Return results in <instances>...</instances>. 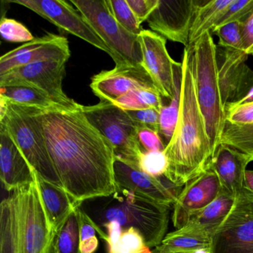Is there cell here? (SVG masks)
<instances>
[{
    "label": "cell",
    "instance_id": "1",
    "mask_svg": "<svg viewBox=\"0 0 253 253\" xmlns=\"http://www.w3.org/2000/svg\"><path fill=\"white\" fill-rule=\"evenodd\" d=\"M44 136L63 189L78 205L118 191L113 146L83 113L41 110Z\"/></svg>",
    "mask_w": 253,
    "mask_h": 253
},
{
    "label": "cell",
    "instance_id": "2",
    "mask_svg": "<svg viewBox=\"0 0 253 253\" xmlns=\"http://www.w3.org/2000/svg\"><path fill=\"white\" fill-rule=\"evenodd\" d=\"M168 168L165 177L178 186L198 177L210 168L212 151L200 110L189 47L182 60L180 110L174 134L166 146Z\"/></svg>",
    "mask_w": 253,
    "mask_h": 253
},
{
    "label": "cell",
    "instance_id": "3",
    "mask_svg": "<svg viewBox=\"0 0 253 253\" xmlns=\"http://www.w3.org/2000/svg\"><path fill=\"white\" fill-rule=\"evenodd\" d=\"M195 93L204 118L213 155L220 145L225 122L224 105L219 86L217 45L210 32L204 33L189 47Z\"/></svg>",
    "mask_w": 253,
    "mask_h": 253
},
{
    "label": "cell",
    "instance_id": "4",
    "mask_svg": "<svg viewBox=\"0 0 253 253\" xmlns=\"http://www.w3.org/2000/svg\"><path fill=\"white\" fill-rule=\"evenodd\" d=\"M108 198L103 206L94 210L91 217L100 228L104 223L117 222L122 227L138 229L149 248L162 243L168 229L170 207L121 189Z\"/></svg>",
    "mask_w": 253,
    "mask_h": 253
},
{
    "label": "cell",
    "instance_id": "5",
    "mask_svg": "<svg viewBox=\"0 0 253 253\" xmlns=\"http://www.w3.org/2000/svg\"><path fill=\"white\" fill-rule=\"evenodd\" d=\"M0 99L6 104L5 112L0 115V124L6 128L37 174L63 187L47 147L41 110Z\"/></svg>",
    "mask_w": 253,
    "mask_h": 253
},
{
    "label": "cell",
    "instance_id": "6",
    "mask_svg": "<svg viewBox=\"0 0 253 253\" xmlns=\"http://www.w3.org/2000/svg\"><path fill=\"white\" fill-rule=\"evenodd\" d=\"M17 220V253H52L56 234L51 228L36 180L11 194Z\"/></svg>",
    "mask_w": 253,
    "mask_h": 253
},
{
    "label": "cell",
    "instance_id": "7",
    "mask_svg": "<svg viewBox=\"0 0 253 253\" xmlns=\"http://www.w3.org/2000/svg\"><path fill=\"white\" fill-rule=\"evenodd\" d=\"M81 111L110 142L117 159L139 169V160L143 149L139 141L138 127L127 112L111 102L103 100L93 106H82Z\"/></svg>",
    "mask_w": 253,
    "mask_h": 253
},
{
    "label": "cell",
    "instance_id": "8",
    "mask_svg": "<svg viewBox=\"0 0 253 253\" xmlns=\"http://www.w3.org/2000/svg\"><path fill=\"white\" fill-rule=\"evenodd\" d=\"M70 2L110 49L116 66L142 64L138 36L128 32L115 20L106 0H71Z\"/></svg>",
    "mask_w": 253,
    "mask_h": 253
},
{
    "label": "cell",
    "instance_id": "9",
    "mask_svg": "<svg viewBox=\"0 0 253 253\" xmlns=\"http://www.w3.org/2000/svg\"><path fill=\"white\" fill-rule=\"evenodd\" d=\"M66 63V60H47L16 68L0 75V87H32L46 93L68 109L79 110L82 105L63 91Z\"/></svg>",
    "mask_w": 253,
    "mask_h": 253
},
{
    "label": "cell",
    "instance_id": "10",
    "mask_svg": "<svg viewBox=\"0 0 253 253\" xmlns=\"http://www.w3.org/2000/svg\"><path fill=\"white\" fill-rule=\"evenodd\" d=\"M209 253H253V194L243 189L211 238Z\"/></svg>",
    "mask_w": 253,
    "mask_h": 253
},
{
    "label": "cell",
    "instance_id": "11",
    "mask_svg": "<svg viewBox=\"0 0 253 253\" xmlns=\"http://www.w3.org/2000/svg\"><path fill=\"white\" fill-rule=\"evenodd\" d=\"M8 2L19 4L32 10L61 30L107 53L112 58L110 49L82 14L70 5V2L64 0H10Z\"/></svg>",
    "mask_w": 253,
    "mask_h": 253
},
{
    "label": "cell",
    "instance_id": "12",
    "mask_svg": "<svg viewBox=\"0 0 253 253\" xmlns=\"http://www.w3.org/2000/svg\"><path fill=\"white\" fill-rule=\"evenodd\" d=\"M115 176L118 189L169 207L174 205L183 189L182 186L171 183L165 176L157 177L149 175L117 158Z\"/></svg>",
    "mask_w": 253,
    "mask_h": 253
},
{
    "label": "cell",
    "instance_id": "13",
    "mask_svg": "<svg viewBox=\"0 0 253 253\" xmlns=\"http://www.w3.org/2000/svg\"><path fill=\"white\" fill-rule=\"evenodd\" d=\"M141 48V66L164 98L171 100L175 90L176 68L179 63L170 57L167 39L150 30L142 31L138 36Z\"/></svg>",
    "mask_w": 253,
    "mask_h": 253
},
{
    "label": "cell",
    "instance_id": "14",
    "mask_svg": "<svg viewBox=\"0 0 253 253\" xmlns=\"http://www.w3.org/2000/svg\"><path fill=\"white\" fill-rule=\"evenodd\" d=\"M199 0H158L147 20L152 32L189 47V38Z\"/></svg>",
    "mask_w": 253,
    "mask_h": 253
},
{
    "label": "cell",
    "instance_id": "15",
    "mask_svg": "<svg viewBox=\"0 0 253 253\" xmlns=\"http://www.w3.org/2000/svg\"><path fill=\"white\" fill-rule=\"evenodd\" d=\"M248 54L217 46L219 86L223 105L237 103L253 87V71L246 64Z\"/></svg>",
    "mask_w": 253,
    "mask_h": 253
},
{
    "label": "cell",
    "instance_id": "16",
    "mask_svg": "<svg viewBox=\"0 0 253 253\" xmlns=\"http://www.w3.org/2000/svg\"><path fill=\"white\" fill-rule=\"evenodd\" d=\"M94 94L103 101L112 102L137 88H156L152 78L141 65L129 63L115 66L91 78Z\"/></svg>",
    "mask_w": 253,
    "mask_h": 253
},
{
    "label": "cell",
    "instance_id": "17",
    "mask_svg": "<svg viewBox=\"0 0 253 253\" xmlns=\"http://www.w3.org/2000/svg\"><path fill=\"white\" fill-rule=\"evenodd\" d=\"M221 189L218 177L211 168L186 183L173 205L174 227H183L193 214L217 198Z\"/></svg>",
    "mask_w": 253,
    "mask_h": 253
},
{
    "label": "cell",
    "instance_id": "18",
    "mask_svg": "<svg viewBox=\"0 0 253 253\" xmlns=\"http://www.w3.org/2000/svg\"><path fill=\"white\" fill-rule=\"evenodd\" d=\"M71 57L68 40L48 34L8 51L0 57V75L16 68L47 60H66Z\"/></svg>",
    "mask_w": 253,
    "mask_h": 253
},
{
    "label": "cell",
    "instance_id": "19",
    "mask_svg": "<svg viewBox=\"0 0 253 253\" xmlns=\"http://www.w3.org/2000/svg\"><path fill=\"white\" fill-rule=\"evenodd\" d=\"M0 178L4 189L12 192L35 181V169L1 124Z\"/></svg>",
    "mask_w": 253,
    "mask_h": 253
},
{
    "label": "cell",
    "instance_id": "20",
    "mask_svg": "<svg viewBox=\"0 0 253 253\" xmlns=\"http://www.w3.org/2000/svg\"><path fill=\"white\" fill-rule=\"evenodd\" d=\"M251 161L238 149L220 143L213 155L210 168L218 177L222 189L236 197L244 189V175Z\"/></svg>",
    "mask_w": 253,
    "mask_h": 253
},
{
    "label": "cell",
    "instance_id": "21",
    "mask_svg": "<svg viewBox=\"0 0 253 253\" xmlns=\"http://www.w3.org/2000/svg\"><path fill=\"white\" fill-rule=\"evenodd\" d=\"M38 183L50 224L56 235L58 233L69 216L79 205L62 186L42 178L35 171Z\"/></svg>",
    "mask_w": 253,
    "mask_h": 253
},
{
    "label": "cell",
    "instance_id": "22",
    "mask_svg": "<svg viewBox=\"0 0 253 253\" xmlns=\"http://www.w3.org/2000/svg\"><path fill=\"white\" fill-rule=\"evenodd\" d=\"M235 197L221 189L212 203L192 216L180 230L212 238L219 226L230 212Z\"/></svg>",
    "mask_w": 253,
    "mask_h": 253
},
{
    "label": "cell",
    "instance_id": "23",
    "mask_svg": "<svg viewBox=\"0 0 253 253\" xmlns=\"http://www.w3.org/2000/svg\"><path fill=\"white\" fill-rule=\"evenodd\" d=\"M101 226L107 231V253H152L138 229L122 227L117 222Z\"/></svg>",
    "mask_w": 253,
    "mask_h": 253
},
{
    "label": "cell",
    "instance_id": "24",
    "mask_svg": "<svg viewBox=\"0 0 253 253\" xmlns=\"http://www.w3.org/2000/svg\"><path fill=\"white\" fill-rule=\"evenodd\" d=\"M0 97L12 104L35 108L40 110L75 111L57 103L46 93L32 87H0Z\"/></svg>",
    "mask_w": 253,
    "mask_h": 253
},
{
    "label": "cell",
    "instance_id": "25",
    "mask_svg": "<svg viewBox=\"0 0 253 253\" xmlns=\"http://www.w3.org/2000/svg\"><path fill=\"white\" fill-rule=\"evenodd\" d=\"M211 247V238L177 229L166 235L152 253H209Z\"/></svg>",
    "mask_w": 253,
    "mask_h": 253
},
{
    "label": "cell",
    "instance_id": "26",
    "mask_svg": "<svg viewBox=\"0 0 253 253\" xmlns=\"http://www.w3.org/2000/svg\"><path fill=\"white\" fill-rule=\"evenodd\" d=\"M232 0H199L194 16L189 38V47L192 46L204 33L211 32L216 22Z\"/></svg>",
    "mask_w": 253,
    "mask_h": 253
},
{
    "label": "cell",
    "instance_id": "27",
    "mask_svg": "<svg viewBox=\"0 0 253 253\" xmlns=\"http://www.w3.org/2000/svg\"><path fill=\"white\" fill-rule=\"evenodd\" d=\"M17 220L11 195L0 204V253H16Z\"/></svg>",
    "mask_w": 253,
    "mask_h": 253
},
{
    "label": "cell",
    "instance_id": "28",
    "mask_svg": "<svg viewBox=\"0 0 253 253\" xmlns=\"http://www.w3.org/2000/svg\"><path fill=\"white\" fill-rule=\"evenodd\" d=\"M162 98L156 88H141L128 91L111 103L124 110L155 109L160 112L164 106Z\"/></svg>",
    "mask_w": 253,
    "mask_h": 253
},
{
    "label": "cell",
    "instance_id": "29",
    "mask_svg": "<svg viewBox=\"0 0 253 253\" xmlns=\"http://www.w3.org/2000/svg\"><path fill=\"white\" fill-rule=\"evenodd\" d=\"M182 63L176 68L175 90L173 98L169 104L164 105L160 111V131L161 136H164L167 145L169 143L174 134V130L178 120L180 110V90H181Z\"/></svg>",
    "mask_w": 253,
    "mask_h": 253
},
{
    "label": "cell",
    "instance_id": "30",
    "mask_svg": "<svg viewBox=\"0 0 253 253\" xmlns=\"http://www.w3.org/2000/svg\"><path fill=\"white\" fill-rule=\"evenodd\" d=\"M80 230V252L81 253H94L99 247L98 234L100 238L106 241L107 234L94 221L89 214L81 208L76 210Z\"/></svg>",
    "mask_w": 253,
    "mask_h": 253
},
{
    "label": "cell",
    "instance_id": "31",
    "mask_svg": "<svg viewBox=\"0 0 253 253\" xmlns=\"http://www.w3.org/2000/svg\"><path fill=\"white\" fill-rule=\"evenodd\" d=\"M220 143L238 149L253 161V125H234L225 122Z\"/></svg>",
    "mask_w": 253,
    "mask_h": 253
},
{
    "label": "cell",
    "instance_id": "32",
    "mask_svg": "<svg viewBox=\"0 0 253 253\" xmlns=\"http://www.w3.org/2000/svg\"><path fill=\"white\" fill-rule=\"evenodd\" d=\"M54 247L58 253H81L79 225L76 210L69 216L56 235Z\"/></svg>",
    "mask_w": 253,
    "mask_h": 253
},
{
    "label": "cell",
    "instance_id": "33",
    "mask_svg": "<svg viewBox=\"0 0 253 253\" xmlns=\"http://www.w3.org/2000/svg\"><path fill=\"white\" fill-rule=\"evenodd\" d=\"M106 3L115 20L128 32L139 36L143 29L126 0H106Z\"/></svg>",
    "mask_w": 253,
    "mask_h": 253
},
{
    "label": "cell",
    "instance_id": "34",
    "mask_svg": "<svg viewBox=\"0 0 253 253\" xmlns=\"http://www.w3.org/2000/svg\"><path fill=\"white\" fill-rule=\"evenodd\" d=\"M242 26L241 22H232L212 29L211 33L218 37V46L243 51Z\"/></svg>",
    "mask_w": 253,
    "mask_h": 253
},
{
    "label": "cell",
    "instance_id": "35",
    "mask_svg": "<svg viewBox=\"0 0 253 253\" xmlns=\"http://www.w3.org/2000/svg\"><path fill=\"white\" fill-rule=\"evenodd\" d=\"M253 12V0H232V2L223 11L212 29L232 22L244 23Z\"/></svg>",
    "mask_w": 253,
    "mask_h": 253
},
{
    "label": "cell",
    "instance_id": "36",
    "mask_svg": "<svg viewBox=\"0 0 253 253\" xmlns=\"http://www.w3.org/2000/svg\"><path fill=\"white\" fill-rule=\"evenodd\" d=\"M168 168V161L165 152L143 151L139 160V169L154 177L165 175Z\"/></svg>",
    "mask_w": 253,
    "mask_h": 253
},
{
    "label": "cell",
    "instance_id": "37",
    "mask_svg": "<svg viewBox=\"0 0 253 253\" xmlns=\"http://www.w3.org/2000/svg\"><path fill=\"white\" fill-rule=\"evenodd\" d=\"M0 34L5 41L11 42H29L34 41L30 31L24 25L12 19L2 17L0 23Z\"/></svg>",
    "mask_w": 253,
    "mask_h": 253
},
{
    "label": "cell",
    "instance_id": "38",
    "mask_svg": "<svg viewBox=\"0 0 253 253\" xmlns=\"http://www.w3.org/2000/svg\"><path fill=\"white\" fill-rule=\"evenodd\" d=\"M226 123L234 125H253V102L243 104H226L224 107Z\"/></svg>",
    "mask_w": 253,
    "mask_h": 253
},
{
    "label": "cell",
    "instance_id": "39",
    "mask_svg": "<svg viewBox=\"0 0 253 253\" xmlns=\"http://www.w3.org/2000/svg\"><path fill=\"white\" fill-rule=\"evenodd\" d=\"M137 127H146L159 133L160 112L155 109L125 110ZM160 134V133H159Z\"/></svg>",
    "mask_w": 253,
    "mask_h": 253
},
{
    "label": "cell",
    "instance_id": "40",
    "mask_svg": "<svg viewBox=\"0 0 253 253\" xmlns=\"http://www.w3.org/2000/svg\"><path fill=\"white\" fill-rule=\"evenodd\" d=\"M137 134L143 151L164 152L167 146L161 140V134L158 131L146 127H139Z\"/></svg>",
    "mask_w": 253,
    "mask_h": 253
},
{
    "label": "cell",
    "instance_id": "41",
    "mask_svg": "<svg viewBox=\"0 0 253 253\" xmlns=\"http://www.w3.org/2000/svg\"><path fill=\"white\" fill-rule=\"evenodd\" d=\"M126 1L140 25H141L143 22L147 21L158 4V0H126Z\"/></svg>",
    "mask_w": 253,
    "mask_h": 253
},
{
    "label": "cell",
    "instance_id": "42",
    "mask_svg": "<svg viewBox=\"0 0 253 253\" xmlns=\"http://www.w3.org/2000/svg\"><path fill=\"white\" fill-rule=\"evenodd\" d=\"M243 51L246 53L253 46V12L243 23L242 26Z\"/></svg>",
    "mask_w": 253,
    "mask_h": 253
},
{
    "label": "cell",
    "instance_id": "43",
    "mask_svg": "<svg viewBox=\"0 0 253 253\" xmlns=\"http://www.w3.org/2000/svg\"><path fill=\"white\" fill-rule=\"evenodd\" d=\"M244 189L253 194V171L247 170L244 175Z\"/></svg>",
    "mask_w": 253,
    "mask_h": 253
},
{
    "label": "cell",
    "instance_id": "44",
    "mask_svg": "<svg viewBox=\"0 0 253 253\" xmlns=\"http://www.w3.org/2000/svg\"><path fill=\"white\" fill-rule=\"evenodd\" d=\"M252 102H253V87L247 93V95L244 98L241 99L239 102L237 103H230V104H243V103H252Z\"/></svg>",
    "mask_w": 253,
    "mask_h": 253
},
{
    "label": "cell",
    "instance_id": "45",
    "mask_svg": "<svg viewBox=\"0 0 253 253\" xmlns=\"http://www.w3.org/2000/svg\"><path fill=\"white\" fill-rule=\"evenodd\" d=\"M247 54H248V55H253V46L249 50L248 52H247Z\"/></svg>",
    "mask_w": 253,
    "mask_h": 253
},
{
    "label": "cell",
    "instance_id": "46",
    "mask_svg": "<svg viewBox=\"0 0 253 253\" xmlns=\"http://www.w3.org/2000/svg\"><path fill=\"white\" fill-rule=\"evenodd\" d=\"M52 253H58V252L57 251V250H56L55 247H54V250H53Z\"/></svg>",
    "mask_w": 253,
    "mask_h": 253
},
{
    "label": "cell",
    "instance_id": "47",
    "mask_svg": "<svg viewBox=\"0 0 253 253\" xmlns=\"http://www.w3.org/2000/svg\"></svg>",
    "mask_w": 253,
    "mask_h": 253
},
{
    "label": "cell",
    "instance_id": "48",
    "mask_svg": "<svg viewBox=\"0 0 253 253\" xmlns=\"http://www.w3.org/2000/svg\"></svg>",
    "mask_w": 253,
    "mask_h": 253
}]
</instances>
